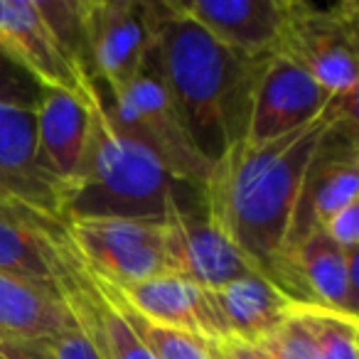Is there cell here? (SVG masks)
Segmentation results:
<instances>
[{"label":"cell","instance_id":"13","mask_svg":"<svg viewBox=\"0 0 359 359\" xmlns=\"http://www.w3.org/2000/svg\"><path fill=\"white\" fill-rule=\"evenodd\" d=\"M91 96L42 86L35 106L37 165L65 195L79 172L91 130Z\"/></svg>","mask_w":359,"mask_h":359},{"label":"cell","instance_id":"8","mask_svg":"<svg viewBox=\"0 0 359 359\" xmlns=\"http://www.w3.org/2000/svg\"><path fill=\"white\" fill-rule=\"evenodd\" d=\"M337 106L349 114H357L347 109L342 101L330 96L303 67L273 50L261 57L259 69H256L246 133L241 143L259 145L283 138L310 126Z\"/></svg>","mask_w":359,"mask_h":359},{"label":"cell","instance_id":"6","mask_svg":"<svg viewBox=\"0 0 359 359\" xmlns=\"http://www.w3.org/2000/svg\"><path fill=\"white\" fill-rule=\"evenodd\" d=\"M86 269L123 288L177 273L170 219H62Z\"/></svg>","mask_w":359,"mask_h":359},{"label":"cell","instance_id":"1","mask_svg":"<svg viewBox=\"0 0 359 359\" xmlns=\"http://www.w3.org/2000/svg\"><path fill=\"white\" fill-rule=\"evenodd\" d=\"M342 114L349 111L337 106L283 138L234 145L210 172L205 202L212 219L273 283L305 172L325 133Z\"/></svg>","mask_w":359,"mask_h":359},{"label":"cell","instance_id":"20","mask_svg":"<svg viewBox=\"0 0 359 359\" xmlns=\"http://www.w3.org/2000/svg\"><path fill=\"white\" fill-rule=\"evenodd\" d=\"M293 315L308 332L318 359H359L357 315L308 303H295Z\"/></svg>","mask_w":359,"mask_h":359},{"label":"cell","instance_id":"15","mask_svg":"<svg viewBox=\"0 0 359 359\" xmlns=\"http://www.w3.org/2000/svg\"><path fill=\"white\" fill-rule=\"evenodd\" d=\"M0 197L62 217V195L37 165L35 111L0 104Z\"/></svg>","mask_w":359,"mask_h":359},{"label":"cell","instance_id":"24","mask_svg":"<svg viewBox=\"0 0 359 359\" xmlns=\"http://www.w3.org/2000/svg\"><path fill=\"white\" fill-rule=\"evenodd\" d=\"M40 96L42 86L0 47V104L35 111Z\"/></svg>","mask_w":359,"mask_h":359},{"label":"cell","instance_id":"19","mask_svg":"<svg viewBox=\"0 0 359 359\" xmlns=\"http://www.w3.org/2000/svg\"><path fill=\"white\" fill-rule=\"evenodd\" d=\"M65 327H74V318L55 288L0 271V332L30 339Z\"/></svg>","mask_w":359,"mask_h":359},{"label":"cell","instance_id":"7","mask_svg":"<svg viewBox=\"0 0 359 359\" xmlns=\"http://www.w3.org/2000/svg\"><path fill=\"white\" fill-rule=\"evenodd\" d=\"M52 251L57 293L96 354L101 359H155L76 254L62 217L52 226Z\"/></svg>","mask_w":359,"mask_h":359},{"label":"cell","instance_id":"17","mask_svg":"<svg viewBox=\"0 0 359 359\" xmlns=\"http://www.w3.org/2000/svg\"><path fill=\"white\" fill-rule=\"evenodd\" d=\"M57 219V215L0 197V271L57 290L52 251V226Z\"/></svg>","mask_w":359,"mask_h":359},{"label":"cell","instance_id":"25","mask_svg":"<svg viewBox=\"0 0 359 359\" xmlns=\"http://www.w3.org/2000/svg\"><path fill=\"white\" fill-rule=\"evenodd\" d=\"M261 344L269 349L271 359H318L313 344H310L308 332H305V327L293 313Z\"/></svg>","mask_w":359,"mask_h":359},{"label":"cell","instance_id":"16","mask_svg":"<svg viewBox=\"0 0 359 359\" xmlns=\"http://www.w3.org/2000/svg\"><path fill=\"white\" fill-rule=\"evenodd\" d=\"M106 283V280H104ZM109 285V283H106ZM126 303L140 315L155 320L168 327L182 330L207 342L226 337L224 323L212 298V290L192 283L177 273L158 276V278L140 280L133 285L116 288L111 285Z\"/></svg>","mask_w":359,"mask_h":359},{"label":"cell","instance_id":"27","mask_svg":"<svg viewBox=\"0 0 359 359\" xmlns=\"http://www.w3.org/2000/svg\"><path fill=\"white\" fill-rule=\"evenodd\" d=\"M212 359H271L269 349L261 342H246L239 337H222L210 342Z\"/></svg>","mask_w":359,"mask_h":359},{"label":"cell","instance_id":"5","mask_svg":"<svg viewBox=\"0 0 359 359\" xmlns=\"http://www.w3.org/2000/svg\"><path fill=\"white\" fill-rule=\"evenodd\" d=\"M276 52L303 67L330 96L357 111L359 6L354 0L327 8L290 0Z\"/></svg>","mask_w":359,"mask_h":359},{"label":"cell","instance_id":"2","mask_svg":"<svg viewBox=\"0 0 359 359\" xmlns=\"http://www.w3.org/2000/svg\"><path fill=\"white\" fill-rule=\"evenodd\" d=\"M153 50L192 143L215 168L244 140L261 57L231 52L175 0H153Z\"/></svg>","mask_w":359,"mask_h":359},{"label":"cell","instance_id":"11","mask_svg":"<svg viewBox=\"0 0 359 359\" xmlns=\"http://www.w3.org/2000/svg\"><path fill=\"white\" fill-rule=\"evenodd\" d=\"M175 271L182 278L217 290L236 278L261 273L259 266L224 234L207 210L205 192L182 185L170 205Z\"/></svg>","mask_w":359,"mask_h":359},{"label":"cell","instance_id":"22","mask_svg":"<svg viewBox=\"0 0 359 359\" xmlns=\"http://www.w3.org/2000/svg\"><path fill=\"white\" fill-rule=\"evenodd\" d=\"M42 18L50 25L52 35L62 45L65 55L79 72L86 84L94 86L89 67V52H86L84 25H81V0H37Z\"/></svg>","mask_w":359,"mask_h":359},{"label":"cell","instance_id":"12","mask_svg":"<svg viewBox=\"0 0 359 359\" xmlns=\"http://www.w3.org/2000/svg\"><path fill=\"white\" fill-rule=\"evenodd\" d=\"M0 47L40 86L79 96L94 94V86L81 79L52 35L37 0H0Z\"/></svg>","mask_w":359,"mask_h":359},{"label":"cell","instance_id":"3","mask_svg":"<svg viewBox=\"0 0 359 359\" xmlns=\"http://www.w3.org/2000/svg\"><path fill=\"white\" fill-rule=\"evenodd\" d=\"M180 182L121 128L94 89L79 172L62 195V219H168Z\"/></svg>","mask_w":359,"mask_h":359},{"label":"cell","instance_id":"21","mask_svg":"<svg viewBox=\"0 0 359 359\" xmlns=\"http://www.w3.org/2000/svg\"><path fill=\"white\" fill-rule=\"evenodd\" d=\"M101 283V288L109 293V298L116 303L118 313L126 318V323L133 327V332L138 334L140 342L148 347V352L155 359H212L210 357V342L202 337H195L190 332H182V330L168 327V325H160L155 320L140 315L138 310H133L118 293H116L111 285H106L99 276H94Z\"/></svg>","mask_w":359,"mask_h":359},{"label":"cell","instance_id":"18","mask_svg":"<svg viewBox=\"0 0 359 359\" xmlns=\"http://www.w3.org/2000/svg\"><path fill=\"white\" fill-rule=\"evenodd\" d=\"M212 298L224 323L226 337H239L246 342H264L290 318L295 308V300L264 273L231 280L212 290Z\"/></svg>","mask_w":359,"mask_h":359},{"label":"cell","instance_id":"29","mask_svg":"<svg viewBox=\"0 0 359 359\" xmlns=\"http://www.w3.org/2000/svg\"><path fill=\"white\" fill-rule=\"evenodd\" d=\"M0 339H13L11 334H6V332H0Z\"/></svg>","mask_w":359,"mask_h":359},{"label":"cell","instance_id":"10","mask_svg":"<svg viewBox=\"0 0 359 359\" xmlns=\"http://www.w3.org/2000/svg\"><path fill=\"white\" fill-rule=\"evenodd\" d=\"M94 86L126 89L153 50V0H81Z\"/></svg>","mask_w":359,"mask_h":359},{"label":"cell","instance_id":"28","mask_svg":"<svg viewBox=\"0 0 359 359\" xmlns=\"http://www.w3.org/2000/svg\"><path fill=\"white\" fill-rule=\"evenodd\" d=\"M0 359H37L20 344V339H0Z\"/></svg>","mask_w":359,"mask_h":359},{"label":"cell","instance_id":"26","mask_svg":"<svg viewBox=\"0 0 359 359\" xmlns=\"http://www.w3.org/2000/svg\"><path fill=\"white\" fill-rule=\"evenodd\" d=\"M323 231L342 251L359 249V202L339 210L323 224Z\"/></svg>","mask_w":359,"mask_h":359},{"label":"cell","instance_id":"23","mask_svg":"<svg viewBox=\"0 0 359 359\" xmlns=\"http://www.w3.org/2000/svg\"><path fill=\"white\" fill-rule=\"evenodd\" d=\"M20 344L37 359H101L94 344L84 337L76 325L40 334V337L20 339Z\"/></svg>","mask_w":359,"mask_h":359},{"label":"cell","instance_id":"4","mask_svg":"<svg viewBox=\"0 0 359 359\" xmlns=\"http://www.w3.org/2000/svg\"><path fill=\"white\" fill-rule=\"evenodd\" d=\"M94 89L111 118L121 128L128 130L138 143H143L175 180L205 192L212 165L202 158L197 145L192 143L182 114L160 74L155 50L148 52L140 72L130 79L126 89L116 94H109L99 86Z\"/></svg>","mask_w":359,"mask_h":359},{"label":"cell","instance_id":"9","mask_svg":"<svg viewBox=\"0 0 359 359\" xmlns=\"http://www.w3.org/2000/svg\"><path fill=\"white\" fill-rule=\"evenodd\" d=\"M359 192V140H357V116L342 114L334 118L325 133L308 172L300 187L298 205L285 236L283 261L303 239L339 210L354 205ZM280 261V269H283ZM280 278V271H278ZM278 283V280H276ZM280 288V285H278Z\"/></svg>","mask_w":359,"mask_h":359},{"label":"cell","instance_id":"14","mask_svg":"<svg viewBox=\"0 0 359 359\" xmlns=\"http://www.w3.org/2000/svg\"><path fill=\"white\" fill-rule=\"evenodd\" d=\"M290 0H175V6L231 52L266 57L276 50Z\"/></svg>","mask_w":359,"mask_h":359}]
</instances>
